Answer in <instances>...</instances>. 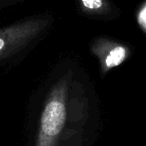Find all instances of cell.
<instances>
[{
	"label": "cell",
	"instance_id": "cell-1",
	"mask_svg": "<svg viewBox=\"0 0 146 146\" xmlns=\"http://www.w3.org/2000/svg\"><path fill=\"white\" fill-rule=\"evenodd\" d=\"M71 123L79 124V90H75L72 74L67 73L52 86L45 98L35 146H64Z\"/></svg>",
	"mask_w": 146,
	"mask_h": 146
},
{
	"label": "cell",
	"instance_id": "cell-2",
	"mask_svg": "<svg viewBox=\"0 0 146 146\" xmlns=\"http://www.w3.org/2000/svg\"><path fill=\"white\" fill-rule=\"evenodd\" d=\"M52 23L47 15L22 19L0 29V62L19 54L31 46Z\"/></svg>",
	"mask_w": 146,
	"mask_h": 146
},
{
	"label": "cell",
	"instance_id": "cell-3",
	"mask_svg": "<svg viewBox=\"0 0 146 146\" xmlns=\"http://www.w3.org/2000/svg\"><path fill=\"white\" fill-rule=\"evenodd\" d=\"M91 50L99 61L102 74L118 67L129 56V49L126 46L105 38L94 40Z\"/></svg>",
	"mask_w": 146,
	"mask_h": 146
},
{
	"label": "cell",
	"instance_id": "cell-4",
	"mask_svg": "<svg viewBox=\"0 0 146 146\" xmlns=\"http://www.w3.org/2000/svg\"><path fill=\"white\" fill-rule=\"evenodd\" d=\"M82 10L88 14H105L110 10L106 0H79Z\"/></svg>",
	"mask_w": 146,
	"mask_h": 146
},
{
	"label": "cell",
	"instance_id": "cell-5",
	"mask_svg": "<svg viewBox=\"0 0 146 146\" xmlns=\"http://www.w3.org/2000/svg\"><path fill=\"white\" fill-rule=\"evenodd\" d=\"M16 0H0V8L5 7V6L9 5V4L14 3Z\"/></svg>",
	"mask_w": 146,
	"mask_h": 146
}]
</instances>
